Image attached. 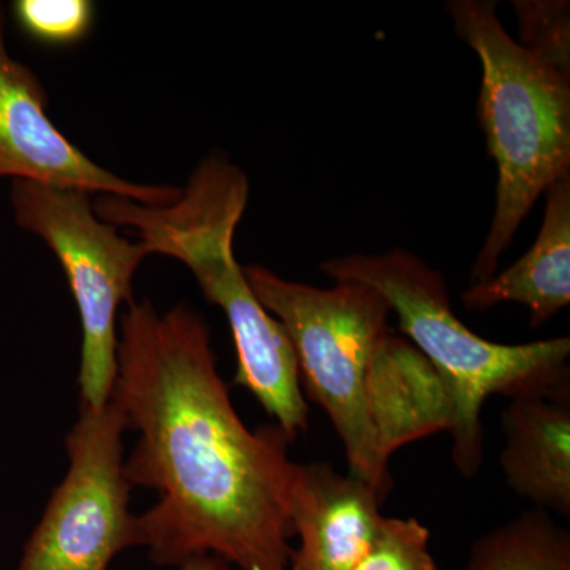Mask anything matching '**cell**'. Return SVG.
I'll list each match as a JSON object with an SVG mask.
<instances>
[{"mask_svg": "<svg viewBox=\"0 0 570 570\" xmlns=\"http://www.w3.org/2000/svg\"><path fill=\"white\" fill-rule=\"evenodd\" d=\"M463 570H570V532L532 509L480 535Z\"/></svg>", "mask_w": 570, "mask_h": 570, "instance_id": "obj_12", "label": "cell"}, {"mask_svg": "<svg viewBox=\"0 0 570 570\" xmlns=\"http://www.w3.org/2000/svg\"><path fill=\"white\" fill-rule=\"evenodd\" d=\"M176 570H236L232 568L228 562L220 560V558L212 557V554H202L195 557L193 560L184 562Z\"/></svg>", "mask_w": 570, "mask_h": 570, "instance_id": "obj_16", "label": "cell"}, {"mask_svg": "<svg viewBox=\"0 0 570 570\" xmlns=\"http://www.w3.org/2000/svg\"><path fill=\"white\" fill-rule=\"evenodd\" d=\"M116 358L111 395L140 434L124 478L159 493L137 515L149 558L179 568L212 554L236 570H288L291 442L276 423L250 431L239 419L204 318L186 305L160 314L148 299L130 302Z\"/></svg>", "mask_w": 570, "mask_h": 570, "instance_id": "obj_1", "label": "cell"}, {"mask_svg": "<svg viewBox=\"0 0 570 570\" xmlns=\"http://www.w3.org/2000/svg\"><path fill=\"white\" fill-rule=\"evenodd\" d=\"M126 412L111 395L105 406L80 403L66 439L70 466L52 491L17 570H107L116 554L140 546L124 478Z\"/></svg>", "mask_w": 570, "mask_h": 570, "instance_id": "obj_7", "label": "cell"}, {"mask_svg": "<svg viewBox=\"0 0 570 570\" xmlns=\"http://www.w3.org/2000/svg\"><path fill=\"white\" fill-rule=\"evenodd\" d=\"M321 268L335 283L365 284L384 296L401 332L433 367L448 401L453 464L463 478L474 479L482 466V407L490 396L570 390L568 336L510 346L475 335L453 313L441 273L409 250L330 258Z\"/></svg>", "mask_w": 570, "mask_h": 570, "instance_id": "obj_3", "label": "cell"}, {"mask_svg": "<svg viewBox=\"0 0 570 570\" xmlns=\"http://www.w3.org/2000/svg\"><path fill=\"white\" fill-rule=\"evenodd\" d=\"M460 39L479 56L478 102L487 151L498 168L497 208L472 283L497 275L499 258L551 184L570 174V78L531 58L490 0L448 3Z\"/></svg>", "mask_w": 570, "mask_h": 570, "instance_id": "obj_4", "label": "cell"}, {"mask_svg": "<svg viewBox=\"0 0 570 570\" xmlns=\"http://www.w3.org/2000/svg\"><path fill=\"white\" fill-rule=\"evenodd\" d=\"M384 502L365 480L330 463H294L288 517L299 546L288 570H354L376 539Z\"/></svg>", "mask_w": 570, "mask_h": 570, "instance_id": "obj_9", "label": "cell"}, {"mask_svg": "<svg viewBox=\"0 0 570 570\" xmlns=\"http://www.w3.org/2000/svg\"><path fill=\"white\" fill-rule=\"evenodd\" d=\"M43 85L6 43V13L0 7V178L22 179L115 195L142 205H167L181 189L119 178L67 140L47 112Z\"/></svg>", "mask_w": 570, "mask_h": 570, "instance_id": "obj_8", "label": "cell"}, {"mask_svg": "<svg viewBox=\"0 0 570 570\" xmlns=\"http://www.w3.org/2000/svg\"><path fill=\"white\" fill-rule=\"evenodd\" d=\"M10 202L17 224L43 239L66 273L82 330L80 403L102 407L118 376V311L134 302V276L148 250L100 219L85 190L14 179Z\"/></svg>", "mask_w": 570, "mask_h": 570, "instance_id": "obj_6", "label": "cell"}, {"mask_svg": "<svg viewBox=\"0 0 570 570\" xmlns=\"http://www.w3.org/2000/svg\"><path fill=\"white\" fill-rule=\"evenodd\" d=\"M499 466L509 489L534 509L570 517V390L513 397L501 415Z\"/></svg>", "mask_w": 570, "mask_h": 570, "instance_id": "obj_10", "label": "cell"}, {"mask_svg": "<svg viewBox=\"0 0 570 570\" xmlns=\"http://www.w3.org/2000/svg\"><path fill=\"white\" fill-rule=\"evenodd\" d=\"M96 7L88 0H18L14 20L33 40L55 47L78 43L91 32Z\"/></svg>", "mask_w": 570, "mask_h": 570, "instance_id": "obj_14", "label": "cell"}, {"mask_svg": "<svg viewBox=\"0 0 570 570\" xmlns=\"http://www.w3.org/2000/svg\"><path fill=\"white\" fill-rule=\"evenodd\" d=\"M546 214L534 245L517 264L461 295L469 311L517 303L527 306L538 328L570 303V174L546 190Z\"/></svg>", "mask_w": 570, "mask_h": 570, "instance_id": "obj_11", "label": "cell"}, {"mask_svg": "<svg viewBox=\"0 0 570 570\" xmlns=\"http://www.w3.org/2000/svg\"><path fill=\"white\" fill-rule=\"evenodd\" d=\"M520 41L531 58L570 78V3L568 0H513Z\"/></svg>", "mask_w": 570, "mask_h": 570, "instance_id": "obj_13", "label": "cell"}, {"mask_svg": "<svg viewBox=\"0 0 570 570\" xmlns=\"http://www.w3.org/2000/svg\"><path fill=\"white\" fill-rule=\"evenodd\" d=\"M354 570H439L430 531L417 519L384 517L373 546Z\"/></svg>", "mask_w": 570, "mask_h": 570, "instance_id": "obj_15", "label": "cell"}, {"mask_svg": "<svg viewBox=\"0 0 570 570\" xmlns=\"http://www.w3.org/2000/svg\"><path fill=\"white\" fill-rule=\"evenodd\" d=\"M254 295L284 326L298 358L299 376L335 426L348 474L365 480L387 501L390 455L374 414V360L390 335L384 296L365 284L333 287L295 283L261 265L243 266Z\"/></svg>", "mask_w": 570, "mask_h": 570, "instance_id": "obj_5", "label": "cell"}, {"mask_svg": "<svg viewBox=\"0 0 570 570\" xmlns=\"http://www.w3.org/2000/svg\"><path fill=\"white\" fill-rule=\"evenodd\" d=\"M249 189L238 165L212 156L195 168L170 204L97 195L94 209L116 227L132 228L149 255H167L190 269L205 298L224 311L230 325L238 356L234 384L257 397L292 444L309 428L295 347L254 295L234 253Z\"/></svg>", "mask_w": 570, "mask_h": 570, "instance_id": "obj_2", "label": "cell"}]
</instances>
